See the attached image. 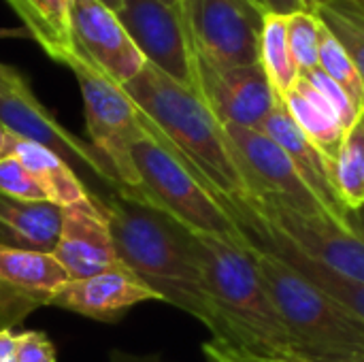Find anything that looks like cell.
I'll use <instances>...</instances> for the list:
<instances>
[{
	"label": "cell",
	"instance_id": "cell-12",
	"mask_svg": "<svg viewBox=\"0 0 364 362\" xmlns=\"http://www.w3.org/2000/svg\"><path fill=\"white\" fill-rule=\"evenodd\" d=\"M196 92L222 126L260 128L282 100L260 62L213 68L196 60Z\"/></svg>",
	"mask_w": 364,
	"mask_h": 362
},
{
	"label": "cell",
	"instance_id": "cell-23",
	"mask_svg": "<svg viewBox=\"0 0 364 362\" xmlns=\"http://www.w3.org/2000/svg\"><path fill=\"white\" fill-rule=\"evenodd\" d=\"M333 171L337 192L348 211H360L364 207V109L346 130Z\"/></svg>",
	"mask_w": 364,
	"mask_h": 362
},
{
	"label": "cell",
	"instance_id": "cell-19",
	"mask_svg": "<svg viewBox=\"0 0 364 362\" xmlns=\"http://www.w3.org/2000/svg\"><path fill=\"white\" fill-rule=\"evenodd\" d=\"M62 207L0 194V243L51 254L60 235Z\"/></svg>",
	"mask_w": 364,
	"mask_h": 362
},
{
	"label": "cell",
	"instance_id": "cell-17",
	"mask_svg": "<svg viewBox=\"0 0 364 362\" xmlns=\"http://www.w3.org/2000/svg\"><path fill=\"white\" fill-rule=\"evenodd\" d=\"M145 301L160 299L124 265H119L83 280H66L51 297L49 307L66 309L100 322H115L128 309Z\"/></svg>",
	"mask_w": 364,
	"mask_h": 362
},
{
	"label": "cell",
	"instance_id": "cell-42",
	"mask_svg": "<svg viewBox=\"0 0 364 362\" xmlns=\"http://www.w3.org/2000/svg\"><path fill=\"white\" fill-rule=\"evenodd\" d=\"M160 2H164V4H171V6H179V2H181V0H160Z\"/></svg>",
	"mask_w": 364,
	"mask_h": 362
},
{
	"label": "cell",
	"instance_id": "cell-32",
	"mask_svg": "<svg viewBox=\"0 0 364 362\" xmlns=\"http://www.w3.org/2000/svg\"><path fill=\"white\" fill-rule=\"evenodd\" d=\"M267 13H275V15H292V13H299V11H311L307 6L305 0H258Z\"/></svg>",
	"mask_w": 364,
	"mask_h": 362
},
{
	"label": "cell",
	"instance_id": "cell-28",
	"mask_svg": "<svg viewBox=\"0 0 364 362\" xmlns=\"http://www.w3.org/2000/svg\"><path fill=\"white\" fill-rule=\"evenodd\" d=\"M0 194L17 201L49 203L45 188L15 156H0Z\"/></svg>",
	"mask_w": 364,
	"mask_h": 362
},
{
	"label": "cell",
	"instance_id": "cell-2",
	"mask_svg": "<svg viewBox=\"0 0 364 362\" xmlns=\"http://www.w3.org/2000/svg\"><path fill=\"white\" fill-rule=\"evenodd\" d=\"M192 243L218 318L211 341L241 362H301L245 245L194 233Z\"/></svg>",
	"mask_w": 364,
	"mask_h": 362
},
{
	"label": "cell",
	"instance_id": "cell-33",
	"mask_svg": "<svg viewBox=\"0 0 364 362\" xmlns=\"http://www.w3.org/2000/svg\"><path fill=\"white\" fill-rule=\"evenodd\" d=\"M0 38H30V32L21 26V28H0ZM0 77L9 79V81H26L15 68L0 64Z\"/></svg>",
	"mask_w": 364,
	"mask_h": 362
},
{
	"label": "cell",
	"instance_id": "cell-14",
	"mask_svg": "<svg viewBox=\"0 0 364 362\" xmlns=\"http://www.w3.org/2000/svg\"><path fill=\"white\" fill-rule=\"evenodd\" d=\"M70 41L96 68L124 85L147 64L115 11L100 0H70Z\"/></svg>",
	"mask_w": 364,
	"mask_h": 362
},
{
	"label": "cell",
	"instance_id": "cell-3",
	"mask_svg": "<svg viewBox=\"0 0 364 362\" xmlns=\"http://www.w3.org/2000/svg\"><path fill=\"white\" fill-rule=\"evenodd\" d=\"M122 87L162 143L215 198L245 194L224 126L194 90L173 81L151 64H145Z\"/></svg>",
	"mask_w": 364,
	"mask_h": 362
},
{
	"label": "cell",
	"instance_id": "cell-21",
	"mask_svg": "<svg viewBox=\"0 0 364 362\" xmlns=\"http://www.w3.org/2000/svg\"><path fill=\"white\" fill-rule=\"evenodd\" d=\"M284 105L303 134L331 160L335 162L346 128L339 124L335 111L320 96V92L305 79L299 77L292 92L284 98Z\"/></svg>",
	"mask_w": 364,
	"mask_h": 362
},
{
	"label": "cell",
	"instance_id": "cell-18",
	"mask_svg": "<svg viewBox=\"0 0 364 362\" xmlns=\"http://www.w3.org/2000/svg\"><path fill=\"white\" fill-rule=\"evenodd\" d=\"M258 130L269 134L288 154L296 173L305 181V186L311 190V194L320 201L324 211L333 220L341 224H350L352 213L348 211V207L343 205L337 192L333 162L303 134V130L296 126V122L288 113L284 100L275 105V109L269 113V117L260 124Z\"/></svg>",
	"mask_w": 364,
	"mask_h": 362
},
{
	"label": "cell",
	"instance_id": "cell-40",
	"mask_svg": "<svg viewBox=\"0 0 364 362\" xmlns=\"http://www.w3.org/2000/svg\"><path fill=\"white\" fill-rule=\"evenodd\" d=\"M4 141H6V130L0 126V156H2V147H4Z\"/></svg>",
	"mask_w": 364,
	"mask_h": 362
},
{
	"label": "cell",
	"instance_id": "cell-10",
	"mask_svg": "<svg viewBox=\"0 0 364 362\" xmlns=\"http://www.w3.org/2000/svg\"><path fill=\"white\" fill-rule=\"evenodd\" d=\"M117 17L147 64L196 92V58L181 6L160 0H124Z\"/></svg>",
	"mask_w": 364,
	"mask_h": 362
},
{
	"label": "cell",
	"instance_id": "cell-15",
	"mask_svg": "<svg viewBox=\"0 0 364 362\" xmlns=\"http://www.w3.org/2000/svg\"><path fill=\"white\" fill-rule=\"evenodd\" d=\"M66 280L51 254L0 243V331H11L38 307H49Z\"/></svg>",
	"mask_w": 364,
	"mask_h": 362
},
{
	"label": "cell",
	"instance_id": "cell-4",
	"mask_svg": "<svg viewBox=\"0 0 364 362\" xmlns=\"http://www.w3.org/2000/svg\"><path fill=\"white\" fill-rule=\"evenodd\" d=\"M301 362H335L364 352V320L350 314L275 256L245 243Z\"/></svg>",
	"mask_w": 364,
	"mask_h": 362
},
{
	"label": "cell",
	"instance_id": "cell-6",
	"mask_svg": "<svg viewBox=\"0 0 364 362\" xmlns=\"http://www.w3.org/2000/svg\"><path fill=\"white\" fill-rule=\"evenodd\" d=\"M60 64L68 66L77 77L85 107L90 145L117 177V190H134L136 171L130 149L145 134L143 113L124 87L96 68L83 53L77 51L75 45L60 58Z\"/></svg>",
	"mask_w": 364,
	"mask_h": 362
},
{
	"label": "cell",
	"instance_id": "cell-37",
	"mask_svg": "<svg viewBox=\"0 0 364 362\" xmlns=\"http://www.w3.org/2000/svg\"><path fill=\"white\" fill-rule=\"evenodd\" d=\"M100 2H102V4H107V6H109L111 11H115V13H117L124 0H100Z\"/></svg>",
	"mask_w": 364,
	"mask_h": 362
},
{
	"label": "cell",
	"instance_id": "cell-27",
	"mask_svg": "<svg viewBox=\"0 0 364 362\" xmlns=\"http://www.w3.org/2000/svg\"><path fill=\"white\" fill-rule=\"evenodd\" d=\"M6 2H9V4L15 9V13L21 17L23 28L30 32V38H34V41L41 45V49H43L51 60L60 62V58L73 47V41L66 43V41H62V38L51 30V26H49L47 19H45L41 0H6Z\"/></svg>",
	"mask_w": 364,
	"mask_h": 362
},
{
	"label": "cell",
	"instance_id": "cell-30",
	"mask_svg": "<svg viewBox=\"0 0 364 362\" xmlns=\"http://www.w3.org/2000/svg\"><path fill=\"white\" fill-rule=\"evenodd\" d=\"M13 362H55V348L41 331H23L15 335Z\"/></svg>",
	"mask_w": 364,
	"mask_h": 362
},
{
	"label": "cell",
	"instance_id": "cell-24",
	"mask_svg": "<svg viewBox=\"0 0 364 362\" xmlns=\"http://www.w3.org/2000/svg\"><path fill=\"white\" fill-rule=\"evenodd\" d=\"M322 23L343 45L364 83V17L350 0H337L316 11Z\"/></svg>",
	"mask_w": 364,
	"mask_h": 362
},
{
	"label": "cell",
	"instance_id": "cell-20",
	"mask_svg": "<svg viewBox=\"0 0 364 362\" xmlns=\"http://www.w3.org/2000/svg\"><path fill=\"white\" fill-rule=\"evenodd\" d=\"M2 156H15L45 188L49 203L66 207L90 201V190L81 183L79 175L51 149L6 132Z\"/></svg>",
	"mask_w": 364,
	"mask_h": 362
},
{
	"label": "cell",
	"instance_id": "cell-22",
	"mask_svg": "<svg viewBox=\"0 0 364 362\" xmlns=\"http://www.w3.org/2000/svg\"><path fill=\"white\" fill-rule=\"evenodd\" d=\"M258 62L262 64L275 94L284 100L301 77L299 66L292 58L290 45H288V28H286L284 15L264 13Z\"/></svg>",
	"mask_w": 364,
	"mask_h": 362
},
{
	"label": "cell",
	"instance_id": "cell-8",
	"mask_svg": "<svg viewBox=\"0 0 364 362\" xmlns=\"http://www.w3.org/2000/svg\"><path fill=\"white\" fill-rule=\"evenodd\" d=\"M243 198L264 224L296 250L348 277L364 282V237L352 222L341 224L328 215L309 218L271 196L243 194Z\"/></svg>",
	"mask_w": 364,
	"mask_h": 362
},
{
	"label": "cell",
	"instance_id": "cell-36",
	"mask_svg": "<svg viewBox=\"0 0 364 362\" xmlns=\"http://www.w3.org/2000/svg\"><path fill=\"white\" fill-rule=\"evenodd\" d=\"M305 2H307V6H309L311 11H318V9L328 6V4H333V2H337V0H305Z\"/></svg>",
	"mask_w": 364,
	"mask_h": 362
},
{
	"label": "cell",
	"instance_id": "cell-35",
	"mask_svg": "<svg viewBox=\"0 0 364 362\" xmlns=\"http://www.w3.org/2000/svg\"><path fill=\"white\" fill-rule=\"evenodd\" d=\"M0 94H21V96H34L28 81H9L0 77Z\"/></svg>",
	"mask_w": 364,
	"mask_h": 362
},
{
	"label": "cell",
	"instance_id": "cell-9",
	"mask_svg": "<svg viewBox=\"0 0 364 362\" xmlns=\"http://www.w3.org/2000/svg\"><path fill=\"white\" fill-rule=\"evenodd\" d=\"M224 134L230 156L245 183V194L277 198L309 218L328 215L296 173L288 154L269 134L258 128L230 124L224 126Z\"/></svg>",
	"mask_w": 364,
	"mask_h": 362
},
{
	"label": "cell",
	"instance_id": "cell-13",
	"mask_svg": "<svg viewBox=\"0 0 364 362\" xmlns=\"http://www.w3.org/2000/svg\"><path fill=\"white\" fill-rule=\"evenodd\" d=\"M0 126L19 139L38 143L53 154H58L75 173H90L94 179L117 190V177L100 154L85 141L77 139L73 132L62 128L53 115L36 100V96L21 94H0ZM79 175V173H77Z\"/></svg>",
	"mask_w": 364,
	"mask_h": 362
},
{
	"label": "cell",
	"instance_id": "cell-31",
	"mask_svg": "<svg viewBox=\"0 0 364 362\" xmlns=\"http://www.w3.org/2000/svg\"><path fill=\"white\" fill-rule=\"evenodd\" d=\"M43 13L51 30L66 43H70V30H68V13H70V0H41Z\"/></svg>",
	"mask_w": 364,
	"mask_h": 362
},
{
	"label": "cell",
	"instance_id": "cell-1",
	"mask_svg": "<svg viewBox=\"0 0 364 362\" xmlns=\"http://www.w3.org/2000/svg\"><path fill=\"white\" fill-rule=\"evenodd\" d=\"M90 196L109 224L119 262L160 301L194 316L215 335L218 318L194 254L192 233L124 192Z\"/></svg>",
	"mask_w": 364,
	"mask_h": 362
},
{
	"label": "cell",
	"instance_id": "cell-7",
	"mask_svg": "<svg viewBox=\"0 0 364 362\" xmlns=\"http://www.w3.org/2000/svg\"><path fill=\"white\" fill-rule=\"evenodd\" d=\"M194 58L213 68L256 64L264 6L258 0H181Z\"/></svg>",
	"mask_w": 364,
	"mask_h": 362
},
{
	"label": "cell",
	"instance_id": "cell-34",
	"mask_svg": "<svg viewBox=\"0 0 364 362\" xmlns=\"http://www.w3.org/2000/svg\"><path fill=\"white\" fill-rule=\"evenodd\" d=\"M15 361V333L9 329L0 331V362Z\"/></svg>",
	"mask_w": 364,
	"mask_h": 362
},
{
	"label": "cell",
	"instance_id": "cell-26",
	"mask_svg": "<svg viewBox=\"0 0 364 362\" xmlns=\"http://www.w3.org/2000/svg\"><path fill=\"white\" fill-rule=\"evenodd\" d=\"M288 28V45L292 58L299 66V73H307L318 68L320 64V36H322V19L316 11H299L286 17Z\"/></svg>",
	"mask_w": 364,
	"mask_h": 362
},
{
	"label": "cell",
	"instance_id": "cell-39",
	"mask_svg": "<svg viewBox=\"0 0 364 362\" xmlns=\"http://www.w3.org/2000/svg\"><path fill=\"white\" fill-rule=\"evenodd\" d=\"M335 362H364V352L356 354V356H350V358H343V361H335Z\"/></svg>",
	"mask_w": 364,
	"mask_h": 362
},
{
	"label": "cell",
	"instance_id": "cell-41",
	"mask_svg": "<svg viewBox=\"0 0 364 362\" xmlns=\"http://www.w3.org/2000/svg\"><path fill=\"white\" fill-rule=\"evenodd\" d=\"M115 362H119V361H115ZM122 362H160V361H145V358H122Z\"/></svg>",
	"mask_w": 364,
	"mask_h": 362
},
{
	"label": "cell",
	"instance_id": "cell-38",
	"mask_svg": "<svg viewBox=\"0 0 364 362\" xmlns=\"http://www.w3.org/2000/svg\"><path fill=\"white\" fill-rule=\"evenodd\" d=\"M350 2H352V6L364 17V0H350Z\"/></svg>",
	"mask_w": 364,
	"mask_h": 362
},
{
	"label": "cell",
	"instance_id": "cell-29",
	"mask_svg": "<svg viewBox=\"0 0 364 362\" xmlns=\"http://www.w3.org/2000/svg\"><path fill=\"white\" fill-rule=\"evenodd\" d=\"M301 77H305L318 92H320V96L328 102V107L335 111V115H337V119H339V124L348 130L354 122H356V117H358V113H360V109L356 107V102L350 98V94L337 83V81H333L322 68H314V70H307V73H303Z\"/></svg>",
	"mask_w": 364,
	"mask_h": 362
},
{
	"label": "cell",
	"instance_id": "cell-16",
	"mask_svg": "<svg viewBox=\"0 0 364 362\" xmlns=\"http://www.w3.org/2000/svg\"><path fill=\"white\" fill-rule=\"evenodd\" d=\"M68 280H83L119 267L109 224L96 203H77L62 207L60 235L51 252Z\"/></svg>",
	"mask_w": 364,
	"mask_h": 362
},
{
	"label": "cell",
	"instance_id": "cell-11",
	"mask_svg": "<svg viewBox=\"0 0 364 362\" xmlns=\"http://www.w3.org/2000/svg\"><path fill=\"white\" fill-rule=\"evenodd\" d=\"M218 201L228 211V215L235 220V224L241 230V237L247 245L275 256L277 260L288 265L296 275H301L305 282H309L316 290H320L331 301H335L350 314L364 320V282L348 277V275L318 262L316 258L303 254L301 250H296L288 239H284L279 233H275L269 224H264L243 196H230V198H218Z\"/></svg>",
	"mask_w": 364,
	"mask_h": 362
},
{
	"label": "cell",
	"instance_id": "cell-5",
	"mask_svg": "<svg viewBox=\"0 0 364 362\" xmlns=\"http://www.w3.org/2000/svg\"><path fill=\"white\" fill-rule=\"evenodd\" d=\"M143 126L145 134L130 149L136 171V188L117 192L162 211L194 235L220 237L245 245L241 230L228 211L162 143L145 115Z\"/></svg>",
	"mask_w": 364,
	"mask_h": 362
},
{
	"label": "cell",
	"instance_id": "cell-25",
	"mask_svg": "<svg viewBox=\"0 0 364 362\" xmlns=\"http://www.w3.org/2000/svg\"><path fill=\"white\" fill-rule=\"evenodd\" d=\"M318 68H322L333 81H337L348 94L350 98L356 102V107L363 111L364 109V83L352 62V58L348 55V51L343 49V45L333 36V32L324 26L322 28V36H320V64Z\"/></svg>",
	"mask_w": 364,
	"mask_h": 362
}]
</instances>
